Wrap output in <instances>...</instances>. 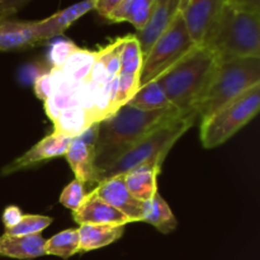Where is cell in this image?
Instances as JSON below:
<instances>
[{
  "label": "cell",
  "mask_w": 260,
  "mask_h": 260,
  "mask_svg": "<svg viewBox=\"0 0 260 260\" xmlns=\"http://www.w3.org/2000/svg\"><path fill=\"white\" fill-rule=\"evenodd\" d=\"M73 217L79 225H111L124 226L131 223L129 218L109 206L101 198L88 192L80 207L73 212Z\"/></svg>",
  "instance_id": "cell-13"
},
{
  "label": "cell",
  "mask_w": 260,
  "mask_h": 260,
  "mask_svg": "<svg viewBox=\"0 0 260 260\" xmlns=\"http://www.w3.org/2000/svg\"><path fill=\"white\" fill-rule=\"evenodd\" d=\"M94 7H95V0H81L65 9L58 10L48 18H45L42 20H35L38 37L42 41V43L57 38L68 28H70L76 20L94 10Z\"/></svg>",
  "instance_id": "cell-12"
},
{
  "label": "cell",
  "mask_w": 260,
  "mask_h": 260,
  "mask_svg": "<svg viewBox=\"0 0 260 260\" xmlns=\"http://www.w3.org/2000/svg\"><path fill=\"white\" fill-rule=\"evenodd\" d=\"M95 57L96 51L83 50L78 47L60 69L71 81L80 84L89 79Z\"/></svg>",
  "instance_id": "cell-22"
},
{
  "label": "cell",
  "mask_w": 260,
  "mask_h": 260,
  "mask_svg": "<svg viewBox=\"0 0 260 260\" xmlns=\"http://www.w3.org/2000/svg\"><path fill=\"white\" fill-rule=\"evenodd\" d=\"M96 127L98 123L93 124L83 135L73 139L65 152L66 160L75 174V179L79 180L84 187L89 185L95 188L99 183L98 172L94 162Z\"/></svg>",
  "instance_id": "cell-8"
},
{
  "label": "cell",
  "mask_w": 260,
  "mask_h": 260,
  "mask_svg": "<svg viewBox=\"0 0 260 260\" xmlns=\"http://www.w3.org/2000/svg\"><path fill=\"white\" fill-rule=\"evenodd\" d=\"M161 167L157 164H145L122 174L128 192L136 200L145 202L157 193V175Z\"/></svg>",
  "instance_id": "cell-15"
},
{
  "label": "cell",
  "mask_w": 260,
  "mask_h": 260,
  "mask_svg": "<svg viewBox=\"0 0 260 260\" xmlns=\"http://www.w3.org/2000/svg\"><path fill=\"white\" fill-rule=\"evenodd\" d=\"M258 84L260 58H235L218 62L207 89L194 108L200 122Z\"/></svg>",
  "instance_id": "cell-5"
},
{
  "label": "cell",
  "mask_w": 260,
  "mask_h": 260,
  "mask_svg": "<svg viewBox=\"0 0 260 260\" xmlns=\"http://www.w3.org/2000/svg\"><path fill=\"white\" fill-rule=\"evenodd\" d=\"M79 245L80 240L78 229H68L45 241V255L69 259L79 253Z\"/></svg>",
  "instance_id": "cell-23"
},
{
  "label": "cell",
  "mask_w": 260,
  "mask_h": 260,
  "mask_svg": "<svg viewBox=\"0 0 260 260\" xmlns=\"http://www.w3.org/2000/svg\"><path fill=\"white\" fill-rule=\"evenodd\" d=\"M218 62L210 48L196 47L159 76L156 80L164 89L170 106L182 112L194 111Z\"/></svg>",
  "instance_id": "cell-3"
},
{
  "label": "cell",
  "mask_w": 260,
  "mask_h": 260,
  "mask_svg": "<svg viewBox=\"0 0 260 260\" xmlns=\"http://www.w3.org/2000/svg\"><path fill=\"white\" fill-rule=\"evenodd\" d=\"M144 222L150 223L161 234H170L177 229L178 221L167 201L157 192L151 200L145 201L142 205Z\"/></svg>",
  "instance_id": "cell-19"
},
{
  "label": "cell",
  "mask_w": 260,
  "mask_h": 260,
  "mask_svg": "<svg viewBox=\"0 0 260 260\" xmlns=\"http://www.w3.org/2000/svg\"><path fill=\"white\" fill-rule=\"evenodd\" d=\"M155 5L156 0H122L107 20L111 23L128 22L140 32L151 18Z\"/></svg>",
  "instance_id": "cell-17"
},
{
  "label": "cell",
  "mask_w": 260,
  "mask_h": 260,
  "mask_svg": "<svg viewBox=\"0 0 260 260\" xmlns=\"http://www.w3.org/2000/svg\"><path fill=\"white\" fill-rule=\"evenodd\" d=\"M45 239L41 235L0 236V256L30 260L45 255Z\"/></svg>",
  "instance_id": "cell-16"
},
{
  "label": "cell",
  "mask_w": 260,
  "mask_h": 260,
  "mask_svg": "<svg viewBox=\"0 0 260 260\" xmlns=\"http://www.w3.org/2000/svg\"><path fill=\"white\" fill-rule=\"evenodd\" d=\"M123 45V37L116 38L113 42L108 43L104 47L96 51V56L106 65L111 80H114L119 75L121 70V50Z\"/></svg>",
  "instance_id": "cell-26"
},
{
  "label": "cell",
  "mask_w": 260,
  "mask_h": 260,
  "mask_svg": "<svg viewBox=\"0 0 260 260\" xmlns=\"http://www.w3.org/2000/svg\"><path fill=\"white\" fill-rule=\"evenodd\" d=\"M122 3V0H95V7L94 10L98 12V14L101 17H103L104 19L108 18V15L118 7Z\"/></svg>",
  "instance_id": "cell-33"
},
{
  "label": "cell",
  "mask_w": 260,
  "mask_h": 260,
  "mask_svg": "<svg viewBox=\"0 0 260 260\" xmlns=\"http://www.w3.org/2000/svg\"><path fill=\"white\" fill-rule=\"evenodd\" d=\"M196 47L179 13L144 56L140 86L156 80Z\"/></svg>",
  "instance_id": "cell-7"
},
{
  "label": "cell",
  "mask_w": 260,
  "mask_h": 260,
  "mask_svg": "<svg viewBox=\"0 0 260 260\" xmlns=\"http://www.w3.org/2000/svg\"><path fill=\"white\" fill-rule=\"evenodd\" d=\"M197 121V113L192 111L159 126L119 155L112 164L102 169L98 173V182L101 183L102 180L114 175L126 174L129 170L145 164H157L161 167L175 142Z\"/></svg>",
  "instance_id": "cell-4"
},
{
  "label": "cell",
  "mask_w": 260,
  "mask_h": 260,
  "mask_svg": "<svg viewBox=\"0 0 260 260\" xmlns=\"http://www.w3.org/2000/svg\"><path fill=\"white\" fill-rule=\"evenodd\" d=\"M22 217H23V213L19 207H17V206H8V207L4 210V212H3V216H2V221L5 230L14 228V226L22 220Z\"/></svg>",
  "instance_id": "cell-32"
},
{
  "label": "cell",
  "mask_w": 260,
  "mask_h": 260,
  "mask_svg": "<svg viewBox=\"0 0 260 260\" xmlns=\"http://www.w3.org/2000/svg\"><path fill=\"white\" fill-rule=\"evenodd\" d=\"M79 231V253L96 250L116 243L122 238L124 226L111 225H80Z\"/></svg>",
  "instance_id": "cell-18"
},
{
  "label": "cell",
  "mask_w": 260,
  "mask_h": 260,
  "mask_svg": "<svg viewBox=\"0 0 260 260\" xmlns=\"http://www.w3.org/2000/svg\"><path fill=\"white\" fill-rule=\"evenodd\" d=\"M93 124L95 123L85 109L80 108L79 106H74L61 112L57 119L53 122L55 126L53 132L63 135L69 139H75L83 135Z\"/></svg>",
  "instance_id": "cell-20"
},
{
  "label": "cell",
  "mask_w": 260,
  "mask_h": 260,
  "mask_svg": "<svg viewBox=\"0 0 260 260\" xmlns=\"http://www.w3.org/2000/svg\"><path fill=\"white\" fill-rule=\"evenodd\" d=\"M29 2L30 0H0V20L14 15Z\"/></svg>",
  "instance_id": "cell-31"
},
{
  "label": "cell",
  "mask_w": 260,
  "mask_h": 260,
  "mask_svg": "<svg viewBox=\"0 0 260 260\" xmlns=\"http://www.w3.org/2000/svg\"><path fill=\"white\" fill-rule=\"evenodd\" d=\"M85 187L79 180L74 179L73 182H70L63 188L60 196V203L74 212L80 207L83 201L85 200Z\"/></svg>",
  "instance_id": "cell-29"
},
{
  "label": "cell",
  "mask_w": 260,
  "mask_h": 260,
  "mask_svg": "<svg viewBox=\"0 0 260 260\" xmlns=\"http://www.w3.org/2000/svg\"><path fill=\"white\" fill-rule=\"evenodd\" d=\"M33 90H35L36 96L43 102H46L53 95V83L50 71L40 74L35 79V81H33Z\"/></svg>",
  "instance_id": "cell-30"
},
{
  "label": "cell",
  "mask_w": 260,
  "mask_h": 260,
  "mask_svg": "<svg viewBox=\"0 0 260 260\" xmlns=\"http://www.w3.org/2000/svg\"><path fill=\"white\" fill-rule=\"evenodd\" d=\"M233 7L251 13H260V0H229Z\"/></svg>",
  "instance_id": "cell-34"
},
{
  "label": "cell",
  "mask_w": 260,
  "mask_h": 260,
  "mask_svg": "<svg viewBox=\"0 0 260 260\" xmlns=\"http://www.w3.org/2000/svg\"><path fill=\"white\" fill-rule=\"evenodd\" d=\"M260 108V84L239 98L223 106L208 118L200 122L201 142L206 149L225 144L258 114Z\"/></svg>",
  "instance_id": "cell-6"
},
{
  "label": "cell",
  "mask_w": 260,
  "mask_h": 260,
  "mask_svg": "<svg viewBox=\"0 0 260 260\" xmlns=\"http://www.w3.org/2000/svg\"><path fill=\"white\" fill-rule=\"evenodd\" d=\"M142 63H144V53H142L141 45H140L136 35L124 36L121 50V70H119V74L139 76L140 78Z\"/></svg>",
  "instance_id": "cell-24"
},
{
  "label": "cell",
  "mask_w": 260,
  "mask_h": 260,
  "mask_svg": "<svg viewBox=\"0 0 260 260\" xmlns=\"http://www.w3.org/2000/svg\"><path fill=\"white\" fill-rule=\"evenodd\" d=\"M202 47L220 61L260 58V13L225 5Z\"/></svg>",
  "instance_id": "cell-2"
},
{
  "label": "cell",
  "mask_w": 260,
  "mask_h": 260,
  "mask_svg": "<svg viewBox=\"0 0 260 260\" xmlns=\"http://www.w3.org/2000/svg\"><path fill=\"white\" fill-rule=\"evenodd\" d=\"M184 113L188 112L178 111L174 107L152 112L140 111L127 104L121 107L113 116L99 122L96 127L94 145L96 172L112 164L119 155L159 126Z\"/></svg>",
  "instance_id": "cell-1"
},
{
  "label": "cell",
  "mask_w": 260,
  "mask_h": 260,
  "mask_svg": "<svg viewBox=\"0 0 260 260\" xmlns=\"http://www.w3.org/2000/svg\"><path fill=\"white\" fill-rule=\"evenodd\" d=\"M229 0H189L182 10L188 33L196 46L202 47Z\"/></svg>",
  "instance_id": "cell-9"
},
{
  "label": "cell",
  "mask_w": 260,
  "mask_h": 260,
  "mask_svg": "<svg viewBox=\"0 0 260 260\" xmlns=\"http://www.w3.org/2000/svg\"><path fill=\"white\" fill-rule=\"evenodd\" d=\"M127 106L146 112L160 111V109H167L172 107L164 89L157 80H152L140 86L137 93L127 103Z\"/></svg>",
  "instance_id": "cell-21"
},
{
  "label": "cell",
  "mask_w": 260,
  "mask_h": 260,
  "mask_svg": "<svg viewBox=\"0 0 260 260\" xmlns=\"http://www.w3.org/2000/svg\"><path fill=\"white\" fill-rule=\"evenodd\" d=\"M42 45L35 20H0V51L27 50Z\"/></svg>",
  "instance_id": "cell-14"
},
{
  "label": "cell",
  "mask_w": 260,
  "mask_h": 260,
  "mask_svg": "<svg viewBox=\"0 0 260 260\" xmlns=\"http://www.w3.org/2000/svg\"><path fill=\"white\" fill-rule=\"evenodd\" d=\"M52 218L41 215H23L22 220L12 229L5 230L4 234L12 236L41 235L43 230L52 223Z\"/></svg>",
  "instance_id": "cell-25"
},
{
  "label": "cell",
  "mask_w": 260,
  "mask_h": 260,
  "mask_svg": "<svg viewBox=\"0 0 260 260\" xmlns=\"http://www.w3.org/2000/svg\"><path fill=\"white\" fill-rule=\"evenodd\" d=\"M140 89V78L139 76H131V75H123L119 74L117 76V85H116V93H114V108L116 112L118 111L121 107L126 106L137 90Z\"/></svg>",
  "instance_id": "cell-27"
},
{
  "label": "cell",
  "mask_w": 260,
  "mask_h": 260,
  "mask_svg": "<svg viewBox=\"0 0 260 260\" xmlns=\"http://www.w3.org/2000/svg\"><path fill=\"white\" fill-rule=\"evenodd\" d=\"M78 48V46L70 40L66 38H57L50 45L48 50V63L51 68H61L68 60L69 56Z\"/></svg>",
  "instance_id": "cell-28"
},
{
  "label": "cell",
  "mask_w": 260,
  "mask_h": 260,
  "mask_svg": "<svg viewBox=\"0 0 260 260\" xmlns=\"http://www.w3.org/2000/svg\"><path fill=\"white\" fill-rule=\"evenodd\" d=\"M71 141H73V139L52 132L48 136L43 137L36 145H33L29 150H27L19 157L5 165L2 170V175H9L13 173L22 172V170L35 167V165L46 161V160L62 156L70 146Z\"/></svg>",
  "instance_id": "cell-11"
},
{
  "label": "cell",
  "mask_w": 260,
  "mask_h": 260,
  "mask_svg": "<svg viewBox=\"0 0 260 260\" xmlns=\"http://www.w3.org/2000/svg\"><path fill=\"white\" fill-rule=\"evenodd\" d=\"M91 193L127 216L131 222H144V215H142L144 202L136 200L128 192L122 175H114L102 180L91 190Z\"/></svg>",
  "instance_id": "cell-10"
},
{
  "label": "cell",
  "mask_w": 260,
  "mask_h": 260,
  "mask_svg": "<svg viewBox=\"0 0 260 260\" xmlns=\"http://www.w3.org/2000/svg\"><path fill=\"white\" fill-rule=\"evenodd\" d=\"M178 2H179V7H180V13H182V10L184 9L185 8V5L188 4V2H189V0H178Z\"/></svg>",
  "instance_id": "cell-35"
}]
</instances>
